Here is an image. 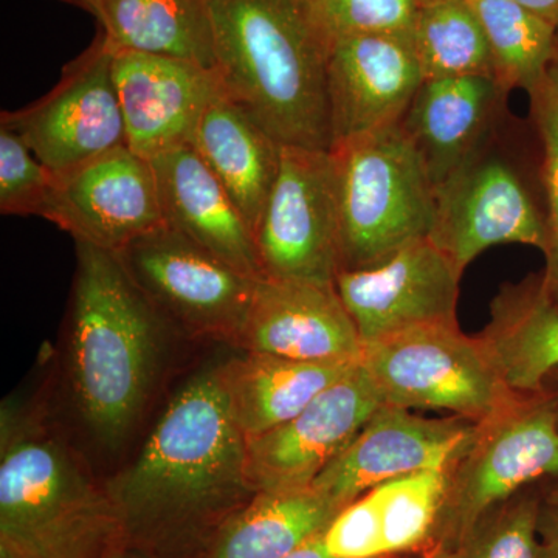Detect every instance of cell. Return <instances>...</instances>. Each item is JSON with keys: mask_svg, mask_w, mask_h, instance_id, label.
Returning a JSON list of instances; mask_svg holds the SVG:
<instances>
[{"mask_svg": "<svg viewBox=\"0 0 558 558\" xmlns=\"http://www.w3.org/2000/svg\"><path fill=\"white\" fill-rule=\"evenodd\" d=\"M128 549L148 558H204L252 501L247 438L231 414L219 365L186 381L130 468L106 484Z\"/></svg>", "mask_w": 558, "mask_h": 558, "instance_id": "obj_1", "label": "cell"}, {"mask_svg": "<svg viewBox=\"0 0 558 558\" xmlns=\"http://www.w3.org/2000/svg\"><path fill=\"white\" fill-rule=\"evenodd\" d=\"M211 24L223 94L281 145L330 150L329 46L304 0H211Z\"/></svg>", "mask_w": 558, "mask_h": 558, "instance_id": "obj_2", "label": "cell"}, {"mask_svg": "<svg viewBox=\"0 0 558 558\" xmlns=\"http://www.w3.org/2000/svg\"><path fill=\"white\" fill-rule=\"evenodd\" d=\"M70 381L81 416L106 446L137 424L160 365L165 319L117 253L76 242Z\"/></svg>", "mask_w": 558, "mask_h": 558, "instance_id": "obj_3", "label": "cell"}, {"mask_svg": "<svg viewBox=\"0 0 558 558\" xmlns=\"http://www.w3.org/2000/svg\"><path fill=\"white\" fill-rule=\"evenodd\" d=\"M123 549L108 486L61 440L3 416L0 558H105Z\"/></svg>", "mask_w": 558, "mask_h": 558, "instance_id": "obj_4", "label": "cell"}, {"mask_svg": "<svg viewBox=\"0 0 558 558\" xmlns=\"http://www.w3.org/2000/svg\"><path fill=\"white\" fill-rule=\"evenodd\" d=\"M330 150L339 171L340 271L368 269L429 236L436 185L402 124Z\"/></svg>", "mask_w": 558, "mask_h": 558, "instance_id": "obj_5", "label": "cell"}, {"mask_svg": "<svg viewBox=\"0 0 558 558\" xmlns=\"http://www.w3.org/2000/svg\"><path fill=\"white\" fill-rule=\"evenodd\" d=\"M499 128L436 186L435 223L428 238L461 274L494 245L546 248L539 146L524 159L506 148Z\"/></svg>", "mask_w": 558, "mask_h": 558, "instance_id": "obj_6", "label": "cell"}, {"mask_svg": "<svg viewBox=\"0 0 558 558\" xmlns=\"http://www.w3.org/2000/svg\"><path fill=\"white\" fill-rule=\"evenodd\" d=\"M558 478V417L549 389L481 422L449 472L435 548L453 550L481 519L539 481Z\"/></svg>", "mask_w": 558, "mask_h": 558, "instance_id": "obj_7", "label": "cell"}, {"mask_svg": "<svg viewBox=\"0 0 558 558\" xmlns=\"http://www.w3.org/2000/svg\"><path fill=\"white\" fill-rule=\"evenodd\" d=\"M363 368L381 405L444 410L481 422L520 398L506 388L478 337L459 325L429 326L365 347Z\"/></svg>", "mask_w": 558, "mask_h": 558, "instance_id": "obj_8", "label": "cell"}, {"mask_svg": "<svg viewBox=\"0 0 558 558\" xmlns=\"http://www.w3.org/2000/svg\"><path fill=\"white\" fill-rule=\"evenodd\" d=\"M150 306L191 337L233 344L258 278L165 226L117 253Z\"/></svg>", "mask_w": 558, "mask_h": 558, "instance_id": "obj_9", "label": "cell"}, {"mask_svg": "<svg viewBox=\"0 0 558 558\" xmlns=\"http://www.w3.org/2000/svg\"><path fill=\"white\" fill-rule=\"evenodd\" d=\"M255 242L264 278L333 286L340 271V205L332 150L282 145Z\"/></svg>", "mask_w": 558, "mask_h": 558, "instance_id": "obj_10", "label": "cell"}, {"mask_svg": "<svg viewBox=\"0 0 558 558\" xmlns=\"http://www.w3.org/2000/svg\"><path fill=\"white\" fill-rule=\"evenodd\" d=\"M113 47L98 27L94 43L62 70L57 86L20 110H3L9 128L57 178L126 145L112 73Z\"/></svg>", "mask_w": 558, "mask_h": 558, "instance_id": "obj_11", "label": "cell"}, {"mask_svg": "<svg viewBox=\"0 0 558 558\" xmlns=\"http://www.w3.org/2000/svg\"><path fill=\"white\" fill-rule=\"evenodd\" d=\"M461 277L424 238L368 269L340 271L333 286L365 348L413 329L458 325Z\"/></svg>", "mask_w": 558, "mask_h": 558, "instance_id": "obj_12", "label": "cell"}, {"mask_svg": "<svg viewBox=\"0 0 558 558\" xmlns=\"http://www.w3.org/2000/svg\"><path fill=\"white\" fill-rule=\"evenodd\" d=\"M380 405L373 380L360 362L299 416L247 438V476L253 490L259 494L314 486Z\"/></svg>", "mask_w": 558, "mask_h": 558, "instance_id": "obj_13", "label": "cell"}, {"mask_svg": "<svg viewBox=\"0 0 558 558\" xmlns=\"http://www.w3.org/2000/svg\"><path fill=\"white\" fill-rule=\"evenodd\" d=\"M478 429L480 424L464 417L425 418L380 405L312 487L347 508L385 481L424 470H450L468 453Z\"/></svg>", "mask_w": 558, "mask_h": 558, "instance_id": "obj_14", "label": "cell"}, {"mask_svg": "<svg viewBox=\"0 0 558 558\" xmlns=\"http://www.w3.org/2000/svg\"><path fill=\"white\" fill-rule=\"evenodd\" d=\"M43 218L113 253L167 226L153 163L128 145L58 178Z\"/></svg>", "mask_w": 558, "mask_h": 558, "instance_id": "obj_15", "label": "cell"}, {"mask_svg": "<svg viewBox=\"0 0 558 558\" xmlns=\"http://www.w3.org/2000/svg\"><path fill=\"white\" fill-rule=\"evenodd\" d=\"M424 80L410 38L354 36L330 43L326 90L332 148L399 124Z\"/></svg>", "mask_w": 558, "mask_h": 558, "instance_id": "obj_16", "label": "cell"}, {"mask_svg": "<svg viewBox=\"0 0 558 558\" xmlns=\"http://www.w3.org/2000/svg\"><path fill=\"white\" fill-rule=\"evenodd\" d=\"M112 73L128 148L148 160L190 145L223 92L215 70L160 54L113 49Z\"/></svg>", "mask_w": 558, "mask_h": 558, "instance_id": "obj_17", "label": "cell"}, {"mask_svg": "<svg viewBox=\"0 0 558 558\" xmlns=\"http://www.w3.org/2000/svg\"><path fill=\"white\" fill-rule=\"evenodd\" d=\"M233 347L314 363H360L362 340L336 286L260 278Z\"/></svg>", "mask_w": 558, "mask_h": 558, "instance_id": "obj_18", "label": "cell"}, {"mask_svg": "<svg viewBox=\"0 0 558 558\" xmlns=\"http://www.w3.org/2000/svg\"><path fill=\"white\" fill-rule=\"evenodd\" d=\"M150 163L165 223L242 274L264 278L247 220L193 146H180Z\"/></svg>", "mask_w": 558, "mask_h": 558, "instance_id": "obj_19", "label": "cell"}, {"mask_svg": "<svg viewBox=\"0 0 558 558\" xmlns=\"http://www.w3.org/2000/svg\"><path fill=\"white\" fill-rule=\"evenodd\" d=\"M508 94L495 76L424 80L400 124L436 186L501 126Z\"/></svg>", "mask_w": 558, "mask_h": 558, "instance_id": "obj_20", "label": "cell"}, {"mask_svg": "<svg viewBox=\"0 0 558 558\" xmlns=\"http://www.w3.org/2000/svg\"><path fill=\"white\" fill-rule=\"evenodd\" d=\"M478 339L513 395L546 391V380L558 366V304L543 274L501 286Z\"/></svg>", "mask_w": 558, "mask_h": 558, "instance_id": "obj_21", "label": "cell"}, {"mask_svg": "<svg viewBox=\"0 0 558 558\" xmlns=\"http://www.w3.org/2000/svg\"><path fill=\"white\" fill-rule=\"evenodd\" d=\"M190 145L222 183L255 236L277 182L281 143L222 92L205 110Z\"/></svg>", "mask_w": 558, "mask_h": 558, "instance_id": "obj_22", "label": "cell"}, {"mask_svg": "<svg viewBox=\"0 0 558 558\" xmlns=\"http://www.w3.org/2000/svg\"><path fill=\"white\" fill-rule=\"evenodd\" d=\"M359 363H314L245 352L220 363L219 374L234 421L245 438L299 416Z\"/></svg>", "mask_w": 558, "mask_h": 558, "instance_id": "obj_23", "label": "cell"}, {"mask_svg": "<svg viewBox=\"0 0 558 558\" xmlns=\"http://www.w3.org/2000/svg\"><path fill=\"white\" fill-rule=\"evenodd\" d=\"M341 509L315 487L259 492L220 529L204 558H284L325 534Z\"/></svg>", "mask_w": 558, "mask_h": 558, "instance_id": "obj_24", "label": "cell"}, {"mask_svg": "<svg viewBox=\"0 0 558 558\" xmlns=\"http://www.w3.org/2000/svg\"><path fill=\"white\" fill-rule=\"evenodd\" d=\"M97 22L116 50L215 70L211 0H100Z\"/></svg>", "mask_w": 558, "mask_h": 558, "instance_id": "obj_25", "label": "cell"}, {"mask_svg": "<svg viewBox=\"0 0 558 558\" xmlns=\"http://www.w3.org/2000/svg\"><path fill=\"white\" fill-rule=\"evenodd\" d=\"M505 89L531 90L558 57V28L515 0H469Z\"/></svg>", "mask_w": 558, "mask_h": 558, "instance_id": "obj_26", "label": "cell"}, {"mask_svg": "<svg viewBox=\"0 0 558 558\" xmlns=\"http://www.w3.org/2000/svg\"><path fill=\"white\" fill-rule=\"evenodd\" d=\"M410 39L425 80L495 76L486 33L469 0L417 7Z\"/></svg>", "mask_w": 558, "mask_h": 558, "instance_id": "obj_27", "label": "cell"}, {"mask_svg": "<svg viewBox=\"0 0 558 558\" xmlns=\"http://www.w3.org/2000/svg\"><path fill=\"white\" fill-rule=\"evenodd\" d=\"M449 472L424 470L371 488L379 513L385 557L435 548Z\"/></svg>", "mask_w": 558, "mask_h": 558, "instance_id": "obj_28", "label": "cell"}, {"mask_svg": "<svg viewBox=\"0 0 558 558\" xmlns=\"http://www.w3.org/2000/svg\"><path fill=\"white\" fill-rule=\"evenodd\" d=\"M542 492L531 487L487 513L450 550L453 558H543L538 520Z\"/></svg>", "mask_w": 558, "mask_h": 558, "instance_id": "obj_29", "label": "cell"}, {"mask_svg": "<svg viewBox=\"0 0 558 558\" xmlns=\"http://www.w3.org/2000/svg\"><path fill=\"white\" fill-rule=\"evenodd\" d=\"M527 95L532 131L537 137L542 157V183L548 230V240L543 252L546 259L543 278L558 304V57Z\"/></svg>", "mask_w": 558, "mask_h": 558, "instance_id": "obj_30", "label": "cell"}, {"mask_svg": "<svg viewBox=\"0 0 558 558\" xmlns=\"http://www.w3.org/2000/svg\"><path fill=\"white\" fill-rule=\"evenodd\" d=\"M312 24L330 46L354 36L410 38L416 20L413 0H304Z\"/></svg>", "mask_w": 558, "mask_h": 558, "instance_id": "obj_31", "label": "cell"}, {"mask_svg": "<svg viewBox=\"0 0 558 558\" xmlns=\"http://www.w3.org/2000/svg\"><path fill=\"white\" fill-rule=\"evenodd\" d=\"M58 178L9 128L0 126V213L40 216L57 189Z\"/></svg>", "mask_w": 558, "mask_h": 558, "instance_id": "obj_32", "label": "cell"}, {"mask_svg": "<svg viewBox=\"0 0 558 558\" xmlns=\"http://www.w3.org/2000/svg\"><path fill=\"white\" fill-rule=\"evenodd\" d=\"M326 550L336 558H387L371 492L340 510L323 534Z\"/></svg>", "mask_w": 558, "mask_h": 558, "instance_id": "obj_33", "label": "cell"}, {"mask_svg": "<svg viewBox=\"0 0 558 558\" xmlns=\"http://www.w3.org/2000/svg\"><path fill=\"white\" fill-rule=\"evenodd\" d=\"M548 495L542 494L538 534L542 542L543 558H558V478Z\"/></svg>", "mask_w": 558, "mask_h": 558, "instance_id": "obj_34", "label": "cell"}, {"mask_svg": "<svg viewBox=\"0 0 558 558\" xmlns=\"http://www.w3.org/2000/svg\"><path fill=\"white\" fill-rule=\"evenodd\" d=\"M515 2L558 28V0H515Z\"/></svg>", "mask_w": 558, "mask_h": 558, "instance_id": "obj_35", "label": "cell"}, {"mask_svg": "<svg viewBox=\"0 0 558 558\" xmlns=\"http://www.w3.org/2000/svg\"><path fill=\"white\" fill-rule=\"evenodd\" d=\"M284 558H336L330 556L328 550H326L325 542H323V535L319 537H315L310 539V542L304 543L303 546H300L299 549L293 550L292 554L286 556Z\"/></svg>", "mask_w": 558, "mask_h": 558, "instance_id": "obj_36", "label": "cell"}, {"mask_svg": "<svg viewBox=\"0 0 558 558\" xmlns=\"http://www.w3.org/2000/svg\"><path fill=\"white\" fill-rule=\"evenodd\" d=\"M61 2L87 11L95 20H98V16H100V0H61Z\"/></svg>", "mask_w": 558, "mask_h": 558, "instance_id": "obj_37", "label": "cell"}, {"mask_svg": "<svg viewBox=\"0 0 558 558\" xmlns=\"http://www.w3.org/2000/svg\"><path fill=\"white\" fill-rule=\"evenodd\" d=\"M546 388L549 389L553 395L554 405H556L557 417H558V366L550 373L548 380H546Z\"/></svg>", "mask_w": 558, "mask_h": 558, "instance_id": "obj_38", "label": "cell"}, {"mask_svg": "<svg viewBox=\"0 0 558 558\" xmlns=\"http://www.w3.org/2000/svg\"><path fill=\"white\" fill-rule=\"evenodd\" d=\"M105 558H148L143 556V554L137 553V550L132 549H123L120 553L112 554V556H108Z\"/></svg>", "mask_w": 558, "mask_h": 558, "instance_id": "obj_39", "label": "cell"}, {"mask_svg": "<svg viewBox=\"0 0 558 558\" xmlns=\"http://www.w3.org/2000/svg\"><path fill=\"white\" fill-rule=\"evenodd\" d=\"M425 558H453L450 550L442 548H433L428 550V556Z\"/></svg>", "mask_w": 558, "mask_h": 558, "instance_id": "obj_40", "label": "cell"}, {"mask_svg": "<svg viewBox=\"0 0 558 558\" xmlns=\"http://www.w3.org/2000/svg\"><path fill=\"white\" fill-rule=\"evenodd\" d=\"M413 2L416 3L417 7H422L428 5V3L439 2V0H413Z\"/></svg>", "mask_w": 558, "mask_h": 558, "instance_id": "obj_41", "label": "cell"}]
</instances>
